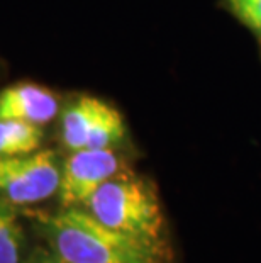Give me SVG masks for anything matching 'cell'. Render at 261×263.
<instances>
[{
  "mask_svg": "<svg viewBox=\"0 0 261 263\" xmlns=\"http://www.w3.org/2000/svg\"><path fill=\"white\" fill-rule=\"evenodd\" d=\"M48 233L66 263H159L158 241L105 226L88 211L66 207L49 217Z\"/></svg>",
  "mask_w": 261,
  "mask_h": 263,
  "instance_id": "cell-1",
  "label": "cell"
},
{
  "mask_svg": "<svg viewBox=\"0 0 261 263\" xmlns=\"http://www.w3.org/2000/svg\"><path fill=\"white\" fill-rule=\"evenodd\" d=\"M105 226L131 236L159 241L165 228L158 194L149 182L121 173L110 178L85 204Z\"/></svg>",
  "mask_w": 261,
  "mask_h": 263,
  "instance_id": "cell-2",
  "label": "cell"
},
{
  "mask_svg": "<svg viewBox=\"0 0 261 263\" xmlns=\"http://www.w3.org/2000/svg\"><path fill=\"white\" fill-rule=\"evenodd\" d=\"M124 134L119 110L95 97H80L61 116V138L71 151L112 148Z\"/></svg>",
  "mask_w": 261,
  "mask_h": 263,
  "instance_id": "cell-3",
  "label": "cell"
},
{
  "mask_svg": "<svg viewBox=\"0 0 261 263\" xmlns=\"http://www.w3.org/2000/svg\"><path fill=\"white\" fill-rule=\"evenodd\" d=\"M61 170L53 151L0 156V194L14 204H34L59 189Z\"/></svg>",
  "mask_w": 261,
  "mask_h": 263,
  "instance_id": "cell-4",
  "label": "cell"
},
{
  "mask_svg": "<svg viewBox=\"0 0 261 263\" xmlns=\"http://www.w3.org/2000/svg\"><path fill=\"white\" fill-rule=\"evenodd\" d=\"M124 170V163L112 148L78 149L68 156L61 168L59 199L65 207L85 205L93 194L110 178Z\"/></svg>",
  "mask_w": 261,
  "mask_h": 263,
  "instance_id": "cell-5",
  "label": "cell"
},
{
  "mask_svg": "<svg viewBox=\"0 0 261 263\" xmlns=\"http://www.w3.org/2000/svg\"><path fill=\"white\" fill-rule=\"evenodd\" d=\"M56 97L43 87L22 83L0 92V119L48 124L58 114Z\"/></svg>",
  "mask_w": 261,
  "mask_h": 263,
  "instance_id": "cell-6",
  "label": "cell"
},
{
  "mask_svg": "<svg viewBox=\"0 0 261 263\" xmlns=\"http://www.w3.org/2000/svg\"><path fill=\"white\" fill-rule=\"evenodd\" d=\"M43 139L39 126L0 119V156H19L37 151Z\"/></svg>",
  "mask_w": 261,
  "mask_h": 263,
  "instance_id": "cell-7",
  "label": "cell"
},
{
  "mask_svg": "<svg viewBox=\"0 0 261 263\" xmlns=\"http://www.w3.org/2000/svg\"><path fill=\"white\" fill-rule=\"evenodd\" d=\"M21 231L12 214L0 209V263H19Z\"/></svg>",
  "mask_w": 261,
  "mask_h": 263,
  "instance_id": "cell-8",
  "label": "cell"
},
{
  "mask_svg": "<svg viewBox=\"0 0 261 263\" xmlns=\"http://www.w3.org/2000/svg\"><path fill=\"white\" fill-rule=\"evenodd\" d=\"M227 7L261 41V0H226Z\"/></svg>",
  "mask_w": 261,
  "mask_h": 263,
  "instance_id": "cell-9",
  "label": "cell"
},
{
  "mask_svg": "<svg viewBox=\"0 0 261 263\" xmlns=\"http://www.w3.org/2000/svg\"><path fill=\"white\" fill-rule=\"evenodd\" d=\"M39 263H66V261H63V260H44V261H39Z\"/></svg>",
  "mask_w": 261,
  "mask_h": 263,
  "instance_id": "cell-10",
  "label": "cell"
}]
</instances>
